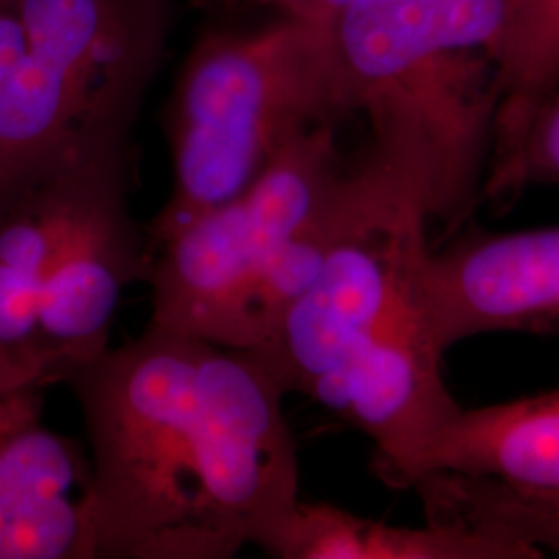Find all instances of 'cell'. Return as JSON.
Listing matches in <instances>:
<instances>
[{
  "label": "cell",
  "instance_id": "1",
  "mask_svg": "<svg viewBox=\"0 0 559 559\" xmlns=\"http://www.w3.org/2000/svg\"><path fill=\"white\" fill-rule=\"evenodd\" d=\"M64 385L90 441L94 559L265 551L299 503L288 390L258 353L147 325Z\"/></svg>",
  "mask_w": 559,
  "mask_h": 559
},
{
  "label": "cell",
  "instance_id": "2",
  "mask_svg": "<svg viewBox=\"0 0 559 559\" xmlns=\"http://www.w3.org/2000/svg\"><path fill=\"white\" fill-rule=\"evenodd\" d=\"M433 198L419 166L371 140L316 278L265 348L288 394H302L371 441L381 475L415 489L460 404L443 380L429 295Z\"/></svg>",
  "mask_w": 559,
  "mask_h": 559
},
{
  "label": "cell",
  "instance_id": "3",
  "mask_svg": "<svg viewBox=\"0 0 559 559\" xmlns=\"http://www.w3.org/2000/svg\"><path fill=\"white\" fill-rule=\"evenodd\" d=\"M129 189L120 143L64 158L0 203V394H44L110 348L120 299L154 260Z\"/></svg>",
  "mask_w": 559,
  "mask_h": 559
},
{
  "label": "cell",
  "instance_id": "4",
  "mask_svg": "<svg viewBox=\"0 0 559 559\" xmlns=\"http://www.w3.org/2000/svg\"><path fill=\"white\" fill-rule=\"evenodd\" d=\"M334 124L288 141L233 200L158 240L150 323L258 353L325 260L353 193Z\"/></svg>",
  "mask_w": 559,
  "mask_h": 559
},
{
  "label": "cell",
  "instance_id": "5",
  "mask_svg": "<svg viewBox=\"0 0 559 559\" xmlns=\"http://www.w3.org/2000/svg\"><path fill=\"white\" fill-rule=\"evenodd\" d=\"M503 0H357L328 25L344 117L420 162L436 221L479 200L500 104Z\"/></svg>",
  "mask_w": 559,
  "mask_h": 559
},
{
  "label": "cell",
  "instance_id": "6",
  "mask_svg": "<svg viewBox=\"0 0 559 559\" xmlns=\"http://www.w3.org/2000/svg\"><path fill=\"white\" fill-rule=\"evenodd\" d=\"M344 119L328 25L282 17L210 32L182 62L166 112L173 189L152 247L260 177L299 133Z\"/></svg>",
  "mask_w": 559,
  "mask_h": 559
},
{
  "label": "cell",
  "instance_id": "7",
  "mask_svg": "<svg viewBox=\"0 0 559 559\" xmlns=\"http://www.w3.org/2000/svg\"><path fill=\"white\" fill-rule=\"evenodd\" d=\"M168 25L170 0H0V160L131 143Z\"/></svg>",
  "mask_w": 559,
  "mask_h": 559
},
{
  "label": "cell",
  "instance_id": "8",
  "mask_svg": "<svg viewBox=\"0 0 559 559\" xmlns=\"http://www.w3.org/2000/svg\"><path fill=\"white\" fill-rule=\"evenodd\" d=\"M427 295L441 344L559 334V226L475 233L433 251Z\"/></svg>",
  "mask_w": 559,
  "mask_h": 559
},
{
  "label": "cell",
  "instance_id": "9",
  "mask_svg": "<svg viewBox=\"0 0 559 559\" xmlns=\"http://www.w3.org/2000/svg\"><path fill=\"white\" fill-rule=\"evenodd\" d=\"M41 396L0 394V559H94L90 452L41 423Z\"/></svg>",
  "mask_w": 559,
  "mask_h": 559
},
{
  "label": "cell",
  "instance_id": "10",
  "mask_svg": "<svg viewBox=\"0 0 559 559\" xmlns=\"http://www.w3.org/2000/svg\"><path fill=\"white\" fill-rule=\"evenodd\" d=\"M438 473L559 496V390L479 408L460 406L429 452L425 479Z\"/></svg>",
  "mask_w": 559,
  "mask_h": 559
},
{
  "label": "cell",
  "instance_id": "11",
  "mask_svg": "<svg viewBox=\"0 0 559 559\" xmlns=\"http://www.w3.org/2000/svg\"><path fill=\"white\" fill-rule=\"evenodd\" d=\"M263 554L276 559H540L519 543L448 520L399 526L302 500Z\"/></svg>",
  "mask_w": 559,
  "mask_h": 559
},
{
  "label": "cell",
  "instance_id": "12",
  "mask_svg": "<svg viewBox=\"0 0 559 559\" xmlns=\"http://www.w3.org/2000/svg\"><path fill=\"white\" fill-rule=\"evenodd\" d=\"M496 69L500 104L487 179L512 160L531 122L559 90V0H503Z\"/></svg>",
  "mask_w": 559,
  "mask_h": 559
},
{
  "label": "cell",
  "instance_id": "13",
  "mask_svg": "<svg viewBox=\"0 0 559 559\" xmlns=\"http://www.w3.org/2000/svg\"><path fill=\"white\" fill-rule=\"evenodd\" d=\"M415 491L431 520L456 522L519 543L539 558L559 556V496L520 493L493 480L452 473H438Z\"/></svg>",
  "mask_w": 559,
  "mask_h": 559
},
{
  "label": "cell",
  "instance_id": "14",
  "mask_svg": "<svg viewBox=\"0 0 559 559\" xmlns=\"http://www.w3.org/2000/svg\"><path fill=\"white\" fill-rule=\"evenodd\" d=\"M528 187H559V90L531 122L512 160L487 179L489 200H508Z\"/></svg>",
  "mask_w": 559,
  "mask_h": 559
},
{
  "label": "cell",
  "instance_id": "15",
  "mask_svg": "<svg viewBox=\"0 0 559 559\" xmlns=\"http://www.w3.org/2000/svg\"><path fill=\"white\" fill-rule=\"evenodd\" d=\"M235 2H251L260 7H270L278 11L282 17L290 20L330 25L357 0H235Z\"/></svg>",
  "mask_w": 559,
  "mask_h": 559
}]
</instances>
